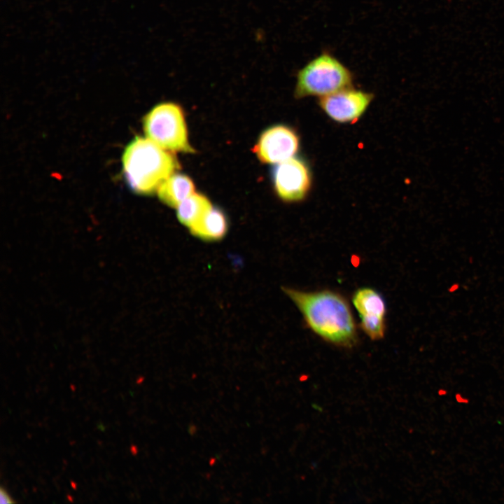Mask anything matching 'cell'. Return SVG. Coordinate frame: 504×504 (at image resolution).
I'll list each match as a JSON object with an SVG mask.
<instances>
[{
	"mask_svg": "<svg viewBox=\"0 0 504 504\" xmlns=\"http://www.w3.org/2000/svg\"><path fill=\"white\" fill-rule=\"evenodd\" d=\"M282 289L316 335L337 346L349 348L356 344V325L349 304L341 294L330 290L305 292L289 287Z\"/></svg>",
	"mask_w": 504,
	"mask_h": 504,
	"instance_id": "cell-1",
	"label": "cell"
},
{
	"mask_svg": "<svg viewBox=\"0 0 504 504\" xmlns=\"http://www.w3.org/2000/svg\"><path fill=\"white\" fill-rule=\"evenodd\" d=\"M124 178L135 193L149 195L179 169L176 158L149 139L136 136L122 155Z\"/></svg>",
	"mask_w": 504,
	"mask_h": 504,
	"instance_id": "cell-2",
	"label": "cell"
},
{
	"mask_svg": "<svg viewBox=\"0 0 504 504\" xmlns=\"http://www.w3.org/2000/svg\"><path fill=\"white\" fill-rule=\"evenodd\" d=\"M350 70L330 53L323 52L304 66L298 73L295 96L324 97L351 87Z\"/></svg>",
	"mask_w": 504,
	"mask_h": 504,
	"instance_id": "cell-3",
	"label": "cell"
},
{
	"mask_svg": "<svg viewBox=\"0 0 504 504\" xmlns=\"http://www.w3.org/2000/svg\"><path fill=\"white\" fill-rule=\"evenodd\" d=\"M143 126L146 137L169 151L192 153L188 141L184 113L176 103H161L144 117Z\"/></svg>",
	"mask_w": 504,
	"mask_h": 504,
	"instance_id": "cell-4",
	"label": "cell"
},
{
	"mask_svg": "<svg viewBox=\"0 0 504 504\" xmlns=\"http://www.w3.org/2000/svg\"><path fill=\"white\" fill-rule=\"evenodd\" d=\"M274 190L285 202L303 200L311 186V175L307 164L293 157L278 163L272 172Z\"/></svg>",
	"mask_w": 504,
	"mask_h": 504,
	"instance_id": "cell-5",
	"label": "cell"
},
{
	"mask_svg": "<svg viewBox=\"0 0 504 504\" xmlns=\"http://www.w3.org/2000/svg\"><path fill=\"white\" fill-rule=\"evenodd\" d=\"M298 148L295 132L288 126L277 125L261 134L253 152L262 162L278 164L294 157Z\"/></svg>",
	"mask_w": 504,
	"mask_h": 504,
	"instance_id": "cell-6",
	"label": "cell"
},
{
	"mask_svg": "<svg viewBox=\"0 0 504 504\" xmlns=\"http://www.w3.org/2000/svg\"><path fill=\"white\" fill-rule=\"evenodd\" d=\"M353 304L359 314L360 327L372 340L384 337L386 307L384 298L376 290L363 287L352 296Z\"/></svg>",
	"mask_w": 504,
	"mask_h": 504,
	"instance_id": "cell-7",
	"label": "cell"
},
{
	"mask_svg": "<svg viewBox=\"0 0 504 504\" xmlns=\"http://www.w3.org/2000/svg\"><path fill=\"white\" fill-rule=\"evenodd\" d=\"M373 95L349 88L322 97L319 105L332 120L339 122H351L365 111Z\"/></svg>",
	"mask_w": 504,
	"mask_h": 504,
	"instance_id": "cell-8",
	"label": "cell"
},
{
	"mask_svg": "<svg viewBox=\"0 0 504 504\" xmlns=\"http://www.w3.org/2000/svg\"><path fill=\"white\" fill-rule=\"evenodd\" d=\"M192 235L205 241L222 240L228 230V220L225 213L214 206L200 220L189 230Z\"/></svg>",
	"mask_w": 504,
	"mask_h": 504,
	"instance_id": "cell-9",
	"label": "cell"
},
{
	"mask_svg": "<svg viewBox=\"0 0 504 504\" xmlns=\"http://www.w3.org/2000/svg\"><path fill=\"white\" fill-rule=\"evenodd\" d=\"M157 192L162 202L176 209L185 199L195 192V185L188 176L174 173L162 183Z\"/></svg>",
	"mask_w": 504,
	"mask_h": 504,
	"instance_id": "cell-10",
	"label": "cell"
},
{
	"mask_svg": "<svg viewBox=\"0 0 504 504\" xmlns=\"http://www.w3.org/2000/svg\"><path fill=\"white\" fill-rule=\"evenodd\" d=\"M213 205L202 194L194 192L176 208L178 221L188 230L195 226Z\"/></svg>",
	"mask_w": 504,
	"mask_h": 504,
	"instance_id": "cell-11",
	"label": "cell"
},
{
	"mask_svg": "<svg viewBox=\"0 0 504 504\" xmlns=\"http://www.w3.org/2000/svg\"><path fill=\"white\" fill-rule=\"evenodd\" d=\"M0 498H1V503H14L15 501L12 499V498L9 496L8 492L3 486L1 487L0 489Z\"/></svg>",
	"mask_w": 504,
	"mask_h": 504,
	"instance_id": "cell-12",
	"label": "cell"
}]
</instances>
